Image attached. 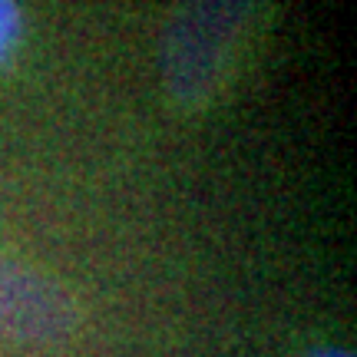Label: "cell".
Here are the masks:
<instances>
[{
	"instance_id": "obj_3",
	"label": "cell",
	"mask_w": 357,
	"mask_h": 357,
	"mask_svg": "<svg viewBox=\"0 0 357 357\" xmlns=\"http://www.w3.org/2000/svg\"><path fill=\"white\" fill-rule=\"evenodd\" d=\"M24 40V13L17 0H0V66L13 60V53Z\"/></svg>"
},
{
	"instance_id": "obj_4",
	"label": "cell",
	"mask_w": 357,
	"mask_h": 357,
	"mask_svg": "<svg viewBox=\"0 0 357 357\" xmlns=\"http://www.w3.org/2000/svg\"><path fill=\"white\" fill-rule=\"evenodd\" d=\"M301 357H354V351H344V347L328 344V347H314V351H307V354H301Z\"/></svg>"
},
{
	"instance_id": "obj_1",
	"label": "cell",
	"mask_w": 357,
	"mask_h": 357,
	"mask_svg": "<svg viewBox=\"0 0 357 357\" xmlns=\"http://www.w3.org/2000/svg\"><path fill=\"white\" fill-rule=\"evenodd\" d=\"M261 0H176L169 10L155 70L166 100L199 113L222 96L238 53L258 20Z\"/></svg>"
},
{
	"instance_id": "obj_2",
	"label": "cell",
	"mask_w": 357,
	"mask_h": 357,
	"mask_svg": "<svg viewBox=\"0 0 357 357\" xmlns=\"http://www.w3.org/2000/svg\"><path fill=\"white\" fill-rule=\"evenodd\" d=\"M79 328V305L37 268L0 255V341L24 347L63 344Z\"/></svg>"
}]
</instances>
